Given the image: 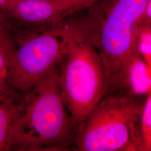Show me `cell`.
Listing matches in <instances>:
<instances>
[{
  "label": "cell",
  "mask_w": 151,
  "mask_h": 151,
  "mask_svg": "<svg viewBox=\"0 0 151 151\" xmlns=\"http://www.w3.org/2000/svg\"><path fill=\"white\" fill-rule=\"evenodd\" d=\"M57 67L22 92L12 118L9 151H60L73 145L76 125L62 96Z\"/></svg>",
  "instance_id": "1"
},
{
  "label": "cell",
  "mask_w": 151,
  "mask_h": 151,
  "mask_svg": "<svg viewBox=\"0 0 151 151\" xmlns=\"http://www.w3.org/2000/svg\"><path fill=\"white\" fill-rule=\"evenodd\" d=\"M150 0H98L54 25L65 35L92 45L108 76L135 50L136 34L144 24Z\"/></svg>",
  "instance_id": "2"
},
{
  "label": "cell",
  "mask_w": 151,
  "mask_h": 151,
  "mask_svg": "<svg viewBox=\"0 0 151 151\" xmlns=\"http://www.w3.org/2000/svg\"><path fill=\"white\" fill-rule=\"evenodd\" d=\"M143 102L122 94H105L76 130L73 145L81 151H143Z\"/></svg>",
  "instance_id": "3"
},
{
  "label": "cell",
  "mask_w": 151,
  "mask_h": 151,
  "mask_svg": "<svg viewBox=\"0 0 151 151\" xmlns=\"http://www.w3.org/2000/svg\"><path fill=\"white\" fill-rule=\"evenodd\" d=\"M65 35L68 42L58 65V80L62 96L77 130L105 94L108 76L92 45Z\"/></svg>",
  "instance_id": "4"
},
{
  "label": "cell",
  "mask_w": 151,
  "mask_h": 151,
  "mask_svg": "<svg viewBox=\"0 0 151 151\" xmlns=\"http://www.w3.org/2000/svg\"><path fill=\"white\" fill-rule=\"evenodd\" d=\"M9 65L7 80L17 91H27L58 66L67 37L53 27L20 32Z\"/></svg>",
  "instance_id": "5"
},
{
  "label": "cell",
  "mask_w": 151,
  "mask_h": 151,
  "mask_svg": "<svg viewBox=\"0 0 151 151\" xmlns=\"http://www.w3.org/2000/svg\"><path fill=\"white\" fill-rule=\"evenodd\" d=\"M75 13L72 1L17 0L5 12L15 37L20 32L50 28Z\"/></svg>",
  "instance_id": "6"
},
{
  "label": "cell",
  "mask_w": 151,
  "mask_h": 151,
  "mask_svg": "<svg viewBox=\"0 0 151 151\" xmlns=\"http://www.w3.org/2000/svg\"><path fill=\"white\" fill-rule=\"evenodd\" d=\"M151 67L134 50L108 77L106 93L139 99L151 93Z\"/></svg>",
  "instance_id": "7"
},
{
  "label": "cell",
  "mask_w": 151,
  "mask_h": 151,
  "mask_svg": "<svg viewBox=\"0 0 151 151\" xmlns=\"http://www.w3.org/2000/svg\"><path fill=\"white\" fill-rule=\"evenodd\" d=\"M22 92L14 90L0 100V151H9L11 124Z\"/></svg>",
  "instance_id": "8"
},
{
  "label": "cell",
  "mask_w": 151,
  "mask_h": 151,
  "mask_svg": "<svg viewBox=\"0 0 151 151\" xmlns=\"http://www.w3.org/2000/svg\"><path fill=\"white\" fill-rule=\"evenodd\" d=\"M16 47L14 37L0 28V75L7 77L9 65Z\"/></svg>",
  "instance_id": "9"
},
{
  "label": "cell",
  "mask_w": 151,
  "mask_h": 151,
  "mask_svg": "<svg viewBox=\"0 0 151 151\" xmlns=\"http://www.w3.org/2000/svg\"><path fill=\"white\" fill-rule=\"evenodd\" d=\"M140 132L143 151L151 150V93L144 100L140 119Z\"/></svg>",
  "instance_id": "10"
},
{
  "label": "cell",
  "mask_w": 151,
  "mask_h": 151,
  "mask_svg": "<svg viewBox=\"0 0 151 151\" xmlns=\"http://www.w3.org/2000/svg\"><path fill=\"white\" fill-rule=\"evenodd\" d=\"M134 45L135 50L151 67V25L140 26L135 35Z\"/></svg>",
  "instance_id": "11"
},
{
  "label": "cell",
  "mask_w": 151,
  "mask_h": 151,
  "mask_svg": "<svg viewBox=\"0 0 151 151\" xmlns=\"http://www.w3.org/2000/svg\"><path fill=\"white\" fill-rule=\"evenodd\" d=\"M14 90L10 86L5 76L0 75V100L7 96Z\"/></svg>",
  "instance_id": "12"
},
{
  "label": "cell",
  "mask_w": 151,
  "mask_h": 151,
  "mask_svg": "<svg viewBox=\"0 0 151 151\" xmlns=\"http://www.w3.org/2000/svg\"><path fill=\"white\" fill-rule=\"evenodd\" d=\"M0 28L5 30L7 32L10 33L15 38L11 25L8 21L4 11L1 9V7H0Z\"/></svg>",
  "instance_id": "13"
},
{
  "label": "cell",
  "mask_w": 151,
  "mask_h": 151,
  "mask_svg": "<svg viewBox=\"0 0 151 151\" xmlns=\"http://www.w3.org/2000/svg\"><path fill=\"white\" fill-rule=\"evenodd\" d=\"M97 1L98 0H73L75 7V13L86 9Z\"/></svg>",
  "instance_id": "14"
},
{
  "label": "cell",
  "mask_w": 151,
  "mask_h": 151,
  "mask_svg": "<svg viewBox=\"0 0 151 151\" xmlns=\"http://www.w3.org/2000/svg\"><path fill=\"white\" fill-rule=\"evenodd\" d=\"M10 6V4L9 0H0V7L5 12Z\"/></svg>",
  "instance_id": "15"
},
{
  "label": "cell",
  "mask_w": 151,
  "mask_h": 151,
  "mask_svg": "<svg viewBox=\"0 0 151 151\" xmlns=\"http://www.w3.org/2000/svg\"><path fill=\"white\" fill-rule=\"evenodd\" d=\"M47 1H52V2H65V1H73V0H47Z\"/></svg>",
  "instance_id": "16"
},
{
  "label": "cell",
  "mask_w": 151,
  "mask_h": 151,
  "mask_svg": "<svg viewBox=\"0 0 151 151\" xmlns=\"http://www.w3.org/2000/svg\"><path fill=\"white\" fill-rule=\"evenodd\" d=\"M9 2H10V7H11V6L15 2H16L17 0H9ZM9 7V8H10Z\"/></svg>",
  "instance_id": "17"
}]
</instances>
